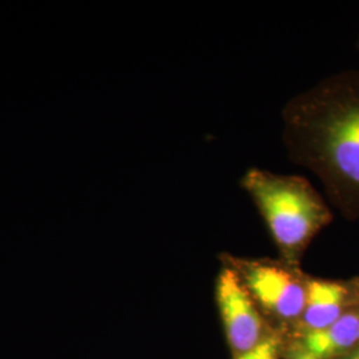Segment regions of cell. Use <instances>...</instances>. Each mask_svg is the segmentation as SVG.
<instances>
[{
    "instance_id": "1",
    "label": "cell",
    "mask_w": 359,
    "mask_h": 359,
    "mask_svg": "<svg viewBox=\"0 0 359 359\" xmlns=\"http://www.w3.org/2000/svg\"><path fill=\"white\" fill-rule=\"evenodd\" d=\"M281 118L290 161L318 177L327 203L342 216L359 219V69L297 93Z\"/></svg>"
},
{
    "instance_id": "2",
    "label": "cell",
    "mask_w": 359,
    "mask_h": 359,
    "mask_svg": "<svg viewBox=\"0 0 359 359\" xmlns=\"http://www.w3.org/2000/svg\"><path fill=\"white\" fill-rule=\"evenodd\" d=\"M241 188L289 262L297 261L314 236L333 221L330 204L305 177L250 168L241 179Z\"/></svg>"
},
{
    "instance_id": "3",
    "label": "cell",
    "mask_w": 359,
    "mask_h": 359,
    "mask_svg": "<svg viewBox=\"0 0 359 359\" xmlns=\"http://www.w3.org/2000/svg\"><path fill=\"white\" fill-rule=\"evenodd\" d=\"M252 295L277 317L293 320L302 316L306 302V283L283 265L265 261H231Z\"/></svg>"
},
{
    "instance_id": "4",
    "label": "cell",
    "mask_w": 359,
    "mask_h": 359,
    "mask_svg": "<svg viewBox=\"0 0 359 359\" xmlns=\"http://www.w3.org/2000/svg\"><path fill=\"white\" fill-rule=\"evenodd\" d=\"M216 299L231 348L238 355L255 348L261 342L262 321L255 299L231 266L218 274Z\"/></svg>"
},
{
    "instance_id": "5",
    "label": "cell",
    "mask_w": 359,
    "mask_h": 359,
    "mask_svg": "<svg viewBox=\"0 0 359 359\" xmlns=\"http://www.w3.org/2000/svg\"><path fill=\"white\" fill-rule=\"evenodd\" d=\"M350 295L347 285L327 280H308L302 321L308 332L320 330L337 321L345 311Z\"/></svg>"
},
{
    "instance_id": "6",
    "label": "cell",
    "mask_w": 359,
    "mask_h": 359,
    "mask_svg": "<svg viewBox=\"0 0 359 359\" xmlns=\"http://www.w3.org/2000/svg\"><path fill=\"white\" fill-rule=\"evenodd\" d=\"M359 344V313L346 311L332 325L308 332L304 348L317 359L348 354Z\"/></svg>"
},
{
    "instance_id": "7",
    "label": "cell",
    "mask_w": 359,
    "mask_h": 359,
    "mask_svg": "<svg viewBox=\"0 0 359 359\" xmlns=\"http://www.w3.org/2000/svg\"><path fill=\"white\" fill-rule=\"evenodd\" d=\"M277 347L276 339H265L255 348L238 355L237 359H277Z\"/></svg>"
},
{
    "instance_id": "8",
    "label": "cell",
    "mask_w": 359,
    "mask_h": 359,
    "mask_svg": "<svg viewBox=\"0 0 359 359\" xmlns=\"http://www.w3.org/2000/svg\"><path fill=\"white\" fill-rule=\"evenodd\" d=\"M290 359H317L316 357H313L310 353H308L305 348H299L297 350L294 354L292 355Z\"/></svg>"
},
{
    "instance_id": "9",
    "label": "cell",
    "mask_w": 359,
    "mask_h": 359,
    "mask_svg": "<svg viewBox=\"0 0 359 359\" xmlns=\"http://www.w3.org/2000/svg\"><path fill=\"white\" fill-rule=\"evenodd\" d=\"M345 359H359V347L354 348L351 353H348Z\"/></svg>"
},
{
    "instance_id": "10",
    "label": "cell",
    "mask_w": 359,
    "mask_h": 359,
    "mask_svg": "<svg viewBox=\"0 0 359 359\" xmlns=\"http://www.w3.org/2000/svg\"><path fill=\"white\" fill-rule=\"evenodd\" d=\"M357 47H358V50H359V38H358V43H357Z\"/></svg>"
},
{
    "instance_id": "11",
    "label": "cell",
    "mask_w": 359,
    "mask_h": 359,
    "mask_svg": "<svg viewBox=\"0 0 359 359\" xmlns=\"http://www.w3.org/2000/svg\"><path fill=\"white\" fill-rule=\"evenodd\" d=\"M358 293H359V283H358Z\"/></svg>"
}]
</instances>
